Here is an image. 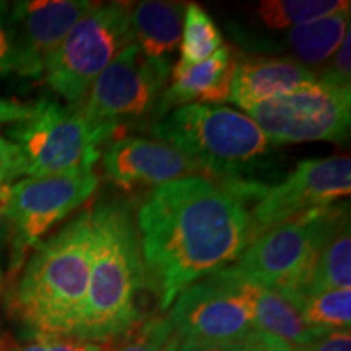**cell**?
<instances>
[{"instance_id": "1", "label": "cell", "mask_w": 351, "mask_h": 351, "mask_svg": "<svg viewBox=\"0 0 351 351\" xmlns=\"http://www.w3.org/2000/svg\"><path fill=\"white\" fill-rule=\"evenodd\" d=\"M137 221L145 288L163 311L192 283L238 261L254 241L245 202L202 176L158 186Z\"/></svg>"}, {"instance_id": "2", "label": "cell", "mask_w": 351, "mask_h": 351, "mask_svg": "<svg viewBox=\"0 0 351 351\" xmlns=\"http://www.w3.org/2000/svg\"><path fill=\"white\" fill-rule=\"evenodd\" d=\"M91 267V210L33 249L13 288L10 311L36 340L75 339Z\"/></svg>"}, {"instance_id": "3", "label": "cell", "mask_w": 351, "mask_h": 351, "mask_svg": "<svg viewBox=\"0 0 351 351\" xmlns=\"http://www.w3.org/2000/svg\"><path fill=\"white\" fill-rule=\"evenodd\" d=\"M145 288L138 228L122 202L91 210V267L75 340L109 341L137 326V298Z\"/></svg>"}, {"instance_id": "4", "label": "cell", "mask_w": 351, "mask_h": 351, "mask_svg": "<svg viewBox=\"0 0 351 351\" xmlns=\"http://www.w3.org/2000/svg\"><path fill=\"white\" fill-rule=\"evenodd\" d=\"M160 142L178 148L202 169L225 184L247 182L270 150V140L251 117L215 104L178 108L153 127Z\"/></svg>"}, {"instance_id": "5", "label": "cell", "mask_w": 351, "mask_h": 351, "mask_svg": "<svg viewBox=\"0 0 351 351\" xmlns=\"http://www.w3.org/2000/svg\"><path fill=\"white\" fill-rule=\"evenodd\" d=\"M117 125L96 122L80 108L41 99L26 119L8 130V140L19 152L20 176L88 174L99 160L101 145Z\"/></svg>"}, {"instance_id": "6", "label": "cell", "mask_w": 351, "mask_h": 351, "mask_svg": "<svg viewBox=\"0 0 351 351\" xmlns=\"http://www.w3.org/2000/svg\"><path fill=\"white\" fill-rule=\"evenodd\" d=\"M346 213L348 207L333 204L271 228L247 245L234 267L254 283L301 302L320 249Z\"/></svg>"}, {"instance_id": "7", "label": "cell", "mask_w": 351, "mask_h": 351, "mask_svg": "<svg viewBox=\"0 0 351 351\" xmlns=\"http://www.w3.org/2000/svg\"><path fill=\"white\" fill-rule=\"evenodd\" d=\"M132 5L93 3L44 65V80L67 106L80 108L96 78L134 41Z\"/></svg>"}, {"instance_id": "8", "label": "cell", "mask_w": 351, "mask_h": 351, "mask_svg": "<svg viewBox=\"0 0 351 351\" xmlns=\"http://www.w3.org/2000/svg\"><path fill=\"white\" fill-rule=\"evenodd\" d=\"M258 293L261 285L226 267L184 289L166 319L181 341L243 343L256 330Z\"/></svg>"}, {"instance_id": "9", "label": "cell", "mask_w": 351, "mask_h": 351, "mask_svg": "<svg viewBox=\"0 0 351 351\" xmlns=\"http://www.w3.org/2000/svg\"><path fill=\"white\" fill-rule=\"evenodd\" d=\"M98 187L95 173L25 178L0 195L8 221L10 269L16 271L29 251L56 223L90 199Z\"/></svg>"}, {"instance_id": "10", "label": "cell", "mask_w": 351, "mask_h": 351, "mask_svg": "<svg viewBox=\"0 0 351 351\" xmlns=\"http://www.w3.org/2000/svg\"><path fill=\"white\" fill-rule=\"evenodd\" d=\"M270 143L343 142L351 122V90L314 85L247 109Z\"/></svg>"}, {"instance_id": "11", "label": "cell", "mask_w": 351, "mask_h": 351, "mask_svg": "<svg viewBox=\"0 0 351 351\" xmlns=\"http://www.w3.org/2000/svg\"><path fill=\"white\" fill-rule=\"evenodd\" d=\"M351 192L348 155L304 160L275 186L258 182L251 210L254 239L262 232L313 210L330 207Z\"/></svg>"}, {"instance_id": "12", "label": "cell", "mask_w": 351, "mask_h": 351, "mask_svg": "<svg viewBox=\"0 0 351 351\" xmlns=\"http://www.w3.org/2000/svg\"><path fill=\"white\" fill-rule=\"evenodd\" d=\"M171 62L153 60L137 44H130L96 78L83 112L90 119L119 125L122 119L152 112L163 96Z\"/></svg>"}, {"instance_id": "13", "label": "cell", "mask_w": 351, "mask_h": 351, "mask_svg": "<svg viewBox=\"0 0 351 351\" xmlns=\"http://www.w3.org/2000/svg\"><path fill=\"white\" fill-rule=\"evenodd\" d=\"M93 3L86 0H21L8 7L13 73L41 77L44 65Z\"/></svg>"}, {"instance_id": "14", "label": "cell", "mask_w": 351, "mask_h": 351, "mask_svg": "<svg viewBox=\"0 0 351 351\" xmlns=\"http://www.w3.org/2000/svg\"><path fill=\"white\" fill-rule=\"evenodd\" d=\"M103 165L109 181L125 191L143 186L158 187L202 174L199 166L178 148L160 140L135 137L119 138L109 145Z\"/></svg>"}, {"instance_id": "15", "label": "cell", "mask_w": 351, "mask_h": 351, "mask_svg": "<svg viewBox=\"0 0 351 351\" xmlns=\"http://www.w3.org/2000/svg\"><path fill=\"white\" fill-rule=\"evenodd\" d=\"M317 75L291 57H247L234 62L230 99L244 111L314 85Z\"/></svg>"}, {"instance_id": "16", "label": "cell", "mask_w": 351, "mask_h": 351, "mask_svg": "<svg viewBox=\"0 0 351 351\" xmlns=\"http://www.w3.org/2000/svg\"><path fill=\"white\" fill-rule=\"evenodd\" d=\"M234 62L230 49L225 46L202 62L184 64L179 60L173 70V80L161 96L160 108L228 101Z\"/></svg>"}, {"instance_id": "17", "label": "cell", "mask_w": 351, "mask_h": 351, "mask_svg": "<svg viewBox=\"0 0 351 351\" xmlns=\"http://www.w3.org/2000/svg\"><path fill=\"white\" fill-rule=\"evenodd\" d=\"M186 7L187 3L163 0H148L132 7V32L145 56L160 62H171V54L181 43Z\"/></svg>"}, {"instance_id": "18", "label": "cell", "mask_w": 351, "mask_h": 351, "mask_svg": "<svg viewBox=\"0 0 351 351\" xmlns=\"http://www.w3.org/2000/svg\"><path fill=\"white\" fill-rule=\"evenodd\" d=\"M348 32L350 8H346L335 15L289 29L282 47L291 54L293 60L314 73L335 54Z\"/></svg>"}, {"instance_id": "19", "label": "cell", "mask_w": 351, "mask_h": 351, "mask_svg": "<svg viewBox=\"0 0 351 351\" xmlns=\"http://www.w3.org/2000/svg\"><path fill=\"white\" fill-rule=\"evenodd\" d=\"M256 330L269 333L293 350L301 348L328 330L311 327L302 319L295 298L261 287L256 306Z\"/></svg>"}, {"instance_id": "20", "label": "cell", "mask_w": 351, "mask_h": 351, "mask_svg": "<svg viewBox=\"0 0 351 351\" xmlns=\"http://www.w3.org/2000/svg\"><path fill=\"white\" fill-rule=\"evenodd\" d=\"M351 287V236L350 215L337 223L320 249L307 295L350 289Z\"/></svg>"}, {"instance_id": "21", "label": "cell", "mask_w": 351, "mask_h": 351, "mask_svg": "<svg viewBox=\"0 0 351 351\" xmlns=\"http://www.w3.org/2000/svg\"><path fill=\"white\" fill-rule=\"evenodd\" d=\"M343 0H265L257 16L270 29H293L350 8Z\"/></svg>"}, {"instance_id": "22", "label": "cell", "mask_w": 351, "mask_h": 351, "mask_svg": "<svg viewBox=\"0 0 351 351\" xmlns=\"http://www.w3.org/2000/svg\"><path fill=\"white\" fill-rule=\"evenodd\" d=\"M221 47L223 36L212 16L195 3H187L181 34V62H202Z\"/></svg>"}, {"instance_id": "23", "label": "cell", "mask_w": 351, "mask_h": 351, "mask_svg": "<svg viewBox=\"0 0 351 351\" xmlns=\"http://www.w3.org/2000/svg\"><path fill=\"white\" fill-rule=\"evenodd\" d=\"M302 319L320 330H343L351 326V291L330 289L314 293L301 300Z\"/></svg>"}, {"instance_id": "24", "label": "cell", "mask_w": 351, "mask_h": 351, "mask_svg": "<svg viewBox=\"0 0 351 351\" xmlns=\"http://www.w3.org/2000/svg\"><path fill=\"white\" fill-rule=\"evenodd\" d=\"M181 343L169 320L155 317L143 322L117 351H178Z\"/></svg>"}, {"instance_id": "25", "label": "cell", "mask_w": 351, "mask_h": 351, "mask_svg": "<svg viewBox=\"0 0 351 351\" xmlns=\"http://www.w3.org/2000/svg\"><path fill=\"white\" fill-rule=\"evenodd\" d=\"M351 32L345 34L339 46L326 65L319 70L317 80L324 85L351 90Z\"/></svg>"}, {"instance_id": "26", "label": "cell", "mask_w": 351, "mask_h": 351, "mask_svg": "<svg viewBox=\"0 0 351 351\" xmlns=\"http://www.w3.org/2000/svg\"><path fill=\"white\" fill-rule=\"evenodd\" d=\"M8 351H103V348L75 339H43L25 346L12 345Z\"/></svg>"}, {"instance_id": "27", "label": "cell", "mask_w": 351, "mask_h": 351, "mask_svg": "<svg viewBox=\"0 0 351 351\" xmlns=\"http://www.w3.org/2000/svg\"><path fill=\"white\" fill-rule=\"evenodd\" d=\"M20 176L19 152L8 138L0 137V195Z\"/></svg>"}, {"instance_id": "28", "label": "cell", "mask_w": 351, "mask_h": 351, "mask_svg": "<svg viewBox=\"0 0 351 351\" xmlns=\"http://www.w3.org/2000/svg\"><path fill=\"white\" fill-rule=\"evenodd\" d=\"M295 351H351L350 328L328 330Z\"/></svg>"}, {"instance_id": "29", "label": "cell", "mask_w": 351, "mask_h": 351, "mask_svg": "<svg viewBox=\"0 0 351 351\" xmlns=\"http://www.w3.org/2000/svg\"><path fill=\"white\" fill-rule=\"evenodd\" d=\"M8 3L0 2V77L13 73V47L8 26Z\"/></svg>"}, {"instance_id": "30", "label": "cell", "mask_w": 351, "mask_h": 351, "mask_svg": "<svg viewBox=\"0 0 351 351\" xmlns=\"http://www.w3.org/2000/svg\"><path fill=\"white\" fill-rule=\"evenodd\" d=\"M241 351H295L291 346H288L283 341H280L275 337L254 330L251 335L241 343Z\"/></svg>"}, {"instance_id": "31", "label": "cell", "mask_w": 351, "mask_h": 351, "mask_svg": "<svg viewBox=\"0 0 351 351\" xmlns=\"http://www.w3.org/2000/svg\"><path fill=\"white\" fill-rule=\"evenodd\" d=\"M33 104L19 103V101L0 98V125L2 124H16V122L26 119L32 112Z\"/></svg>"}, {"instance_id": "32", "label": "cell", "mask_w": 351, "mask_h": 351, "mask_svg": "<svg viewBox=\"0 0 351 351\" xmlns=\"http://www.w3.org/2000/svg\"><path fill=\"white\" fill-rule=\"evenodd\" d=\"M178 351H241V343H197V341H182Z\"/></svg>"}, {"instance_id": "33", "label": "cell", "mask_w": 351, "mask_h": 351, "mask_svg": "<svg viewBox=\"0 0 351 351\" xmlns=\"http://www.w3.org/2000/svg\"><path fill=\"white\" fill-rule=\"evenodd\" d=\"M8 241V221L5 213H3L2 205H0V257H2V251L5 247ZM0 280H2V270H0Z\"/></svg>"}, {"instance_id": "34", "label": "cell", "mask_w": 351, "mask_h": 351, "mask_svg": "<svg viewBox=\"0 0 351 351\" xmlns=\"http://www.w3.org/2000/svg\"><path fill=\"white\" fill-rule=\"evenodd\" d=\"M10 346H12L10 341H8L5 337L0 335V351H8L10 350Z\"/></svg>"}, {"instance_id": "35", "label": "cell", "mask_w": 351, "mask_h": 351, "mask_svg": "<svg viewBox=\"0 0 351 351\" xmlns=\"http://www.w3.org/2000/svg\"><path fill=\"white\" fill-rule=\"evenodd\" d=\"M0 283H2V280H0Z\"/></svg>"}]
</instances>
